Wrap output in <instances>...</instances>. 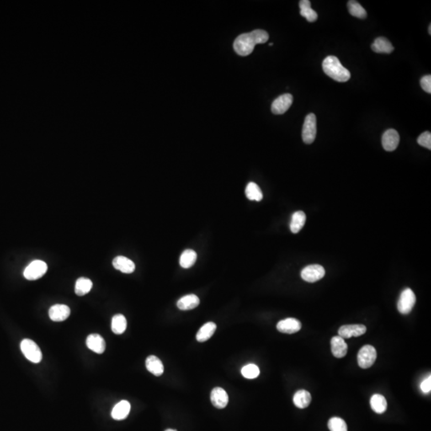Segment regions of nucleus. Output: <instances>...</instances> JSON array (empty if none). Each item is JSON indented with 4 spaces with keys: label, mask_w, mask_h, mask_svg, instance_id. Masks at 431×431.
I'll return each mask as SVG.
<instances>
[{
    "label": "nucleus",
    "mask_w": 431,
    "mask_h": 431,
    "mask_svg": "<svg viewBox=\"0 0 431 431\" xmlns=\"http://www.w3.org/2000/svg\"><path fill=\"white\" fill-rule=\"evenodd\" d=\"M400 134L395 129H387L382 138V144L384 150L391 152L396 150L400 144Z\"/></svg>",
    "instance_id": "9"
},
{
    "label": "nucleus",
    "mask_w": 431,
    "mask_h": 431,
    "mask_svg": "<svg viewBox=\"0 0 431 431\" xmlns=\"http://www.w3.org/2000/svg\"><path fill=\"white\" fill-rule=\"evenodd\" d=\"M371 49L374 52L390 54L394 50V46L389 40L383 37H379L374 40L371 45Z\"/></svg>",
    "instance_id": "21"
},
{
    "label": "nucleus",
    "mask_w": 431,
    "mask_h": 431,
    "mask_svg": "<svg viewBox=\"0 0 431 431\" xmlns=\"http://www.w3.org/2000/svg\"><path fill=\"white\" fill-rule=\"evenodd\" d=\"M429 34H431V25H430L429 27Z\"/></svg>",
    "instance_id": "37"
},
{
    "label": "nucleus",
    "mask_w": 431,
    "mask_h": 431,
    "mask_svg": "<svg viewBox=\"0 0 431 431\" xmlns=\"http://www.w3.org/2000/svg\"><path fill=\"white\" fill-rule=\"evenodd\" d=\"M47 271V264L43 261H32L24 270V277L28 280H36L43 277Z\"/></svg>",
    "instance_id": "7"
},
{
    "label": "nucleus",
    "mask_w": 431,
    "mask_h": 431,
    "mask_svg": "<svg viewBox=\"0 0 431 431\" xmlns=\"http://www.w3.org/2000/svg\"><path fill=\"white\" fill-rule=\"evenodd\" d=\"M21 351L24 356L32 363H39L43 359V354L39 346L31 339H25L21 342Z\"/></svg>",
    "instance_id": "3"
},
{
    "label": "nucleus",
    "mask_w": 431,
    "mask_h": 431,
    "mask_svg": "<svg viewBox=\"0 0 431 431\" xmlns=\"http://www.w3.org/2000/svg\"><path fill=\"white\" fill-rule=\"evenodd\" d=\"M300 15L310 23H313L318 18V15L311 9V2L309 0H301L300 2Z\"/></svg>",
    "instance_id": "26"
},
{
    "label": "nucleus",
    "mask_w": 431,
    "mask_h": 431,
    "mask_svg": "<svg viewBox=\"0 0 431 431\" xmlns=\"http://www.w3.org/2000/svg\"><path fill=\"white\" fill-rule=\"evenodd\" d=\"M166 431H175V430H172V429H168V430H166Z\"/></svg>",
    "instance_id": "38"
},
{
    "label": "nucleus",
    "mask_w": 431,
    "mask_h": 431,
    "mask_svg": "<svg viewBox=\"0 0 431 431\" xmlns=\"http://www.w3.org/2000/svg\"><path fill=\"white\" fill-rule=\"evenodd\" d=\"M71 315V309L64 304H55L49 310L50 320L55 322H61L66 320Z\"/></svg>",
    "instance_id": "13"
},
{
    "label": "nucleus",
    "mask_w": 431,
    "mask_h": 431,
    "mask_svg": "<svg viewBox=\"0 0 431 431\" xmlns=\"http://www.w3.org/2000/svg\"><path fill=\"white\" fill-rule=\"evenodd\" d=\"M421 390H422V392L424 393V394H427V393L431 392V377H429V378H427V379H425L424 381L422 382V384H421Z\"/></svg>",
    "instance_id": "36"
},
{
    "label": "nucleus",
    "mask_w": 431,
    "mask_h": 431,
    "mask_svg": "<svg viewBox=\"0 0 431 431\" xmlns=\"http://www.w3.org/2000/svg\"><path fill=\"white\" fill-rule=\"evenodd\" d=\"M417 143L421 146L431 150V132L426 131L417 138Z\"/></svg>",
    "instance_id": "34"
},
{
    "label": "nucleus",
    "mask_w": 431,
    "mask_h": 431,
    "mask_svg": "<svg viewBox=\"0 0 431 431\" xmlns=\"http://www.w3.org/2000/svg\"><path fill=\"white\" fill-rule=\"evenodd\" d=\"M200 304V300L194 294L185 295L177 301V306L180 310L187 311L195 308Z\"/></svg>",
    "instance_id": "18"
},
{
    "label": "nucleus",
    "mask_w": 431,
    "mask_h": 431,
    "mask_svg": "<svg viewBox=\"0 0 431 431\" xmlns=\"http://www.w3.org/2000/svg\"><path fill=\"white\" fill-rule=\"evenodd\" d=\"M130 407L131 406L128 401H125V400L121 401L118 404H116L113 409L111 413L112 417L114 420L125 419L129 416Z\"/></svg>",
    "instance_id": "19"
},
{
    "label": "nucleus",
    "mask_w": 431,
    "mask_h": 431,
    "mask_svg": "<svg viewBox=\"0 0 431 431\" xmlns=\"http://www.w3.org/2000/svg\"><path fill=\"white\" fill-rule=\"evenodd\" d=\"M245 194L247 199H249L250 200L261 201L263 199V193L261 188L254 182H250L247 184L245 189Z\"/></svg>",
    "instance_id": "29"
},
{
    "label": "nucleus",
    "mask_w": 431,
    "mask_h": 431,
    "mask_svg": "<svg viewBox=\"0 0 431 431\" xmlns=\"http://www.w3.org/2000/svg\"><path fill=\"white\" fill-rule=\"evenodd\" d=\"M420 84L422 86V88L427 93H431V75H426L424 77L421 78Z\"/></svg>",
    "instance_id": "35"
},
{
    "label": "nucleus",
    "mask_w": 431,
    "mask_h": 431,
    "mask_svg": "<svg viewBox=\"0 0 431 431\" xmlns=\"http://www.w3.org/2000/svg\"><path fill=\"white\" fill-rule=\"evenodd\" d=\"M347 7L350 14L352 15L359 18H365L367 17L366 10L357 1L351 0L347 2Z\"/></svg>",
    "instance_id": "31"
},
{
    "label": "nucleus",
    "mask_w": 431,
    "mask_h": 431,
    "mask_svg": "<svg viewBox=\"0 0 431 431\" xmlns=\"http://www.w3.org/2000/svg\"><path fill=\"white\" fill-rule=\"evenodd\" d=\"M377 359V352L371 345L363 346L358 353V363L361 368L368 369L373 366Z\"/></svg>",
    "instance_id": "5"
},
{
    "label": "nucleus",
    "mask_w": 431,
    "mask_h": 431,
    "mask_svg": "<svg viewBox=\"0 0 431 431\" xmlns=\"http://www.w3.org/2000/svg\"><path fill=\"white\" fill-rule=\"evenodd\" d=\"M311 402V395L305 390H298L293 397V402L298 408H307Z\"/></svg>",
    "instance_id": "22"
},
{
    "label": "nucleus",
    "mask_w": 431,
    "mask_h": 431,
    "mask_svg": "<svg viewBox=\"0 0 431 431\" xmlns=\"http://www.w3.org/2000/svg\"><path fill=\"white\" fill-rule=\"evenodd\" d=\"M197 258L198 254L194 250H185L180 257V265L183 268H191L195 263Z\"/></svg>",
    "instance_id": "27"
},
{
    "label": "nucleus",
    "mask_w": 431,
    "mask_h": 431,
    "mask_svg": "<svg viewBox=\"0 0 431 431\" xmlns=\"http://www.w3.org/2000/svg\"><path fill=\"white\" fill-rule=\"evenodd\" d=\"M416 303V296L411 288H406L402 291L398 301V310L402 315H407L411 312Z\"/></svg>",
    "instance_id": "6"
},
{
    "label": "nucleus",
    "mask_w": 431,
    "mask_h": 431,
    "mask_svg": "<svg viewBox=\"0 0 431 431\" xmlns=\"http://www.w3.org/2000/svg\"><path fill=\"white\" fill-rule=\"evenodd\" d=\"M328 428L331 431H347V423L340 417H331L328 422Z\"/></svg>",
    "instance_id": "32"
},
{
    "label": "nucleus",
    "mask_w": 431,
    "mask_h": 431,
    "mask_svg": "<svg viewBox=\"0 0 431 431\" xmlns=\"http://www.w3.org/2000/svg\"><path fill=\"white\" fill-rule=\"evenodd\" d=\"M306 222V215L303 211L295 212L292 216L290 230L292 233H298L303 229Z\"/></svg>",
    "instance_id": "24"
},
{
    "label": "nucleus",
    "mask_w": 431,
    "mask_h": 431,
    "mask_svg": "<svg viewBox=\"0 0 431 431\" xmlns=\"http://www.w3.org/2000/svg\"><path fill=\"white\" fill-rule=\"evenodd\" d=\"M293 96L290 93H285L275 99L272 105V112L274 114H283L288 111L292 104Z\"/></svg>",
    "instance_id": "10"
},
{
    "label": "nucleus",
    "mask_w": 431,
    "mask_h": 431,
    "mask_svg": "<svg viewBox=\"0 0 431 431\" xmlns=\"http://www.w3.org/2000/svg\"><path fill=\"white\" fill-rule=\"evenodd\" d=\"M93 287V283L88 278H79L77 279L75 284V293L79 296H82L90 292Z\"/></svg>",
    "instance_id": "30"
},
{
    "label": "nucleus",
    "mask_w": 431,
    "mask_h": 431,
    "mask_svg": "<svg viewBox=\"0 0 431 431\" xmlns=\"http://www.w3.org/2000/svg\"><path fill=\"white\" fill-rule=\"evenodd\" d=\"M370 406L377 414H384L387 409V402L384 395L375 394L370 398Z\"/></svg>",
    "instance_id": "25"
},
{
    "label": "nucleus",
    "mask_w": 431,
    "mask_h": 431,
    "mask_svg": "<svg viewBox=\"0 0 431 431\" xmlns=\"http://www.w3.org/2000/svg\"><path fill=\"white\" fill-rule=\"evenodd\" d=\"M216 329V325L213 322H209L203 325L197 334V340L198 342H205L209 340Z\"/></svg>",
    "instance_id": "23"
},
{
    "label": "nucleus",
    "mask_w": 431,
    "mask_h": 431,
    "mask_svg": "<svg viewBox=\"0 0 431 431\" xmlns=\"http://www.w3.org/2000/svg\"><path fill=\"white\" fill-rule=\"evenodd\" d=\"M331 352L336 358L340 359L347 354L348 347L345 342L344 339L340 336H335L331 339Z\"/></svg>",
    "instance_id": "16"
},
{
    "label": "nucleus",
    "mask_w": 431,
    "mask_h": 431,
    "mask_svg": "<svg viewBox=\"0 0 431 431\" xmlns=\"http://www.w3.org/2000/svg\"><path fill=\"white\" fill-rule=\"evenodd\" d=\"M323 70L326 75L337 82H347L351 77V73L341 64L336 56H328L323 62Z\"/></svg>",
    "instance_id": "2"
},
{
    "label": "nucleus",
    "mask_w": 431,
    "mask_h": 431,
    "mask_svg": "<svg viewBox=\"0 0 431 431\" xmlns=\"http://www.w3.org/2000/svg\"><path fill=\"white\" fill-rule=\"evenodd\" d=\"M145 366L147 370L155 376H161L164 372L163 363L157 357L150 355L145 361Z\"/></svg>",
    "instance_id": "20"
},
{
    "label": "nucleus",
    "mask_w": 431,
    "mask_h": 431,
    "mask_svg": "<svg viewBox=\"0 0 431 431\" xmlns=\"http://www.w3.org/2000/svg\"><path fill=\"white\" fill-rule=\"evenodd\" d=\"M211 402L216 408H225L229 402V395L222 388H214L211 392Z\"/></svg>",
    "instance_id": "15"
},
{
    "label": "nucleus",
    "mask_w": 431,
    "mask_h": 431,
    "mask_svg": "<svg viewBox=\"0 0 431 431\" xmlns=\"http://www.w3.org/2000/svg\"><path fill=\"white\" fill-rule=\"evenodd\" d=\"M324 268L319 264L307 266L301 272L302 279L309 283H314L320 280L324 277Z\"/></svg>",
    "instance_id": "8"
},
{
    "label": "nucleus",
    "mask_w": 431,
    "mask_h": 431,
    "mask_svg": "<svg viewBox=\"0 0 431 431\" xmlns=\"http://www.w3.org/2000/svg\"><path fill=\"white\" fill-rule=\"evenodd\" d=\"M277 330L279 332L286 334L296 333L301 329V323L295 318H288L277 323Z\"/></svg>",
    "instance_id": "12"
},
{
    "label": "nucleus",
    "mask_w": 431,
    "mask_h": 431,
    "mask_svg": "<svg viewBox=\"0 0 431 431\" xmlns=\"http://www.w3.org/2000/svg\"><path fill=\"white\" fill-rule=\"evenodd\" d=\"M127 327V321L125 316L122 314H118L112 319L111 329L114 334L121 335L124 333Z\"/></svg>",
    "instance_id": "28"
},
{
    "label": "nucleus",
    "mask_w": 431,
    "mask_h": 431,
    "mask_svg": "<svg viewBox=\"0 0 431 431\" xmlns=\"http://www.w3.org/2000/svg\"><path fill=\"white\" fill-rule=\"evenodd\" d=\"M241 374L245 378L248 379H256L260 374V369L255 364H247L241 369Z\"/></svg>",
    "instance_id": "33"
},
{
    "label": "nucleus",
    "mask_w": 431,
    "mask_h": 431,
    "mask_svg": "<svg viewBox=\"0 0 431 431\" xmlns=\"http://www.w3.org/2000/svg\"><path fill=\"white\" fill-rule=\"evenodd\" d=\"M317 133L316 117L314 114H309L304 121L302 129V139L304 143L311 144L315 141Z\"/></svg>",
    "instance_id": "4"
},
{
    "label": "nucleus",
    "mask_w": 431,
    "mask_h": 431,
    "mask_svg": "<svg viewBox=\"0 0 431 431\" xmlns=\"http://www.w3.org/2000/svg\"><path fill=\"white\" fill-rule=\"evenodd\" d=\"M86 346L89 349L97 354H102L106 350V342L104 339L98 334H92L86 339Z\"/></svg>",
    "instance_id": "14"
},
{
    "label": "nucleus",
    "mask_w": 431,
    "mask_h": 431,
    "mask_svg": "<svg viewBox=\"0 0 431 431\" xmlns=\"http://www.w3.org/2000/svg\"><path fill=\"white\" fill-rule=\"evenodd\" d=\"M113 265L117 270L121 271L122 273L126 274L134 273L135 270V263L127 257L123 256L115 257L113 261Z\"/></svg>",
    "instance_id": "17"
},
{
    "label": "nucleus",
    "mask_w": 431,
    "mask_h": 431,
    "mask_svg": "<svg viewBox=\"0 0 431 431\" xmlns=\"http://www.w3.org/2000/svg\"><path fill=\"white\" fill-rule=\"evenodd\" d=\"M367 331V327L363 324L343 325L339 329V336L343 339L359 337L363 336Z\"/></svg>",
    "instance_id": "11"
},
{
    "label": "nucleus",
    "mask_w": 431,
    "mask_h": 431,
    "mask_svg": "<svg viewBox=\"0 0 431 431\" xmlns=\"http://www.w3.org/2000/svg\"><path fill=\"white\" fill-rule=\"evenodd\" d=\"M268 39V32L263 30H255L250 33L239 35L234 42V50L239 55L247 56L253 51L256 45L265 43Z\"/></svg>",
    "instance_id": "1"
}]
</instances>
